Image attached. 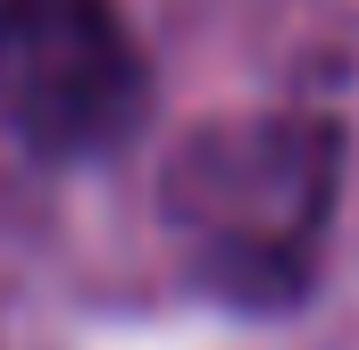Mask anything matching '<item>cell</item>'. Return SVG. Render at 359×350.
Returning a JSON list of instances; mask_svg holds the SVG:
<instances>
[{
  "label": "cell",
  "mask_w": 359,
  "mask_h": 350,
  "mask_svg": "<svg viewBox=\"0 0 359 350\" xmlns=\"http://www.w3.org/2000/svg\"><path fill=\"white\" fill-rule=\"evenodd\" d=\"M343 192V125L318 108H259L184 134L159 217L192 275L243 309H284L309 292Z\"/></svg>",
  "instance_id": "6da1fadb"
},
{
  "label": "cell",
  "mask_w": 359,
  "mask_h": 350,
  "mask_svg": "<svg viewBox=\"0 0 359 350\" xmlns=\"http://www.w3.org/2000/svg\"><path fill=\"white\" fill-rule=\"evenodd\" d=\"M151 108L142 42L117 0H0V142L67 167L117 150Z\"/></svg>",
  "instance_id": "7a4b0ae2"
}]
</instances>
